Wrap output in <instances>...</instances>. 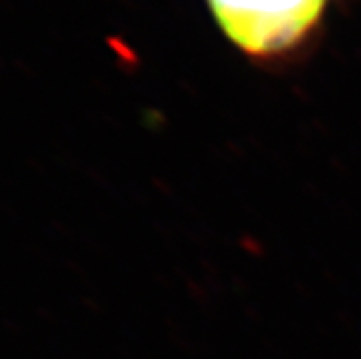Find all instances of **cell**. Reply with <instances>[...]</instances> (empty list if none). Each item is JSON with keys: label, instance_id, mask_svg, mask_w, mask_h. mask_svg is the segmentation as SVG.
Wrapping results in <instances>:
<instances>
[{"label": "cell", "instance_id": "6da1fadb", "mask_svg": "<svg viewBox=\"0 0 361 359\" xmlns=\"http://www.w3.org/2000/svg\"><path fill=\"white\" fill-rule=\"evenodd\" d=\"M229 41L247 55L292 50L316 28L329 0H207Z\"/></svg>", "mask_w": 361, "mask_h": 359}]
</instances>
